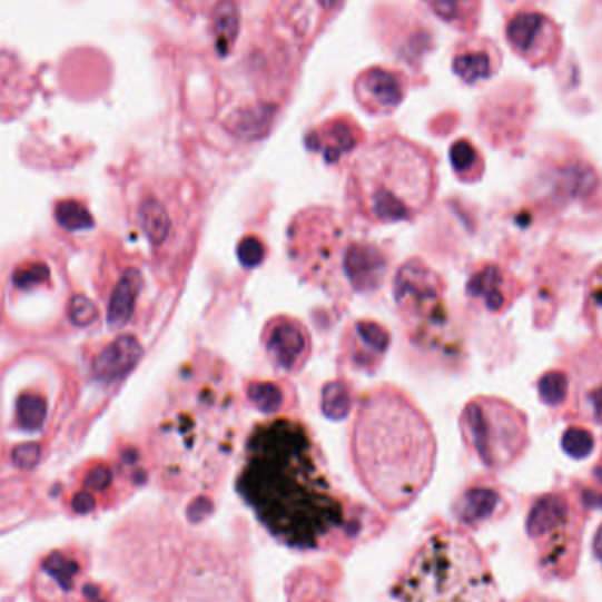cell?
Returning a JSON list of instances; mask_svg holds the SVG:
<instances>
[{"instance_id": "1", "label": "cell", "mask_w": 602, "mask_h": 602, "mask_svg": "<svg viewBox=\"0 0 602 602\" xmlns=\"http://www.w3.org/2000/svg\"><path fill=\"white\" fill-rule=\"evenodd\" d=\"M236 490L277 543L299 552L325 546L347 522L346 499L333 485L319 444L293 417L250 430Z\"/></svg>"}, {"instance_id": "2", "label": "cell", "mask_w": 602, "mask_h": 602, "mask_svg": "<svg viewBox=\"0 0 602 602\" xmlns=\"http://www.w3.org/2000/svg\"><path fill=\"white\" fill-rule=\"evenodd\" d=\"M238 438L235 375L223 359L203 353L175 374L150 430L160 485L181 495L211 492L226 476Z\"/></svg>"}, {"instance_id": "3", "label": "cell", "mask_w": 602, "mask_h": 602, "mask_svg": "<svg viewBox=\"0 0 602 602\" xmlns=\"http://www.w3.org/2000/svg\"><path fill=\"white\" fill-rule=\"evenodd\" d=\"M351 458L374 501L388 511H402L434 476L437 438L404 392L381 386L359 402L351 428Z\"/></svg>"}, {"instance_id": "4", "label": "cell", "mask_w": 602, "mask_h": 602, "mask_svg": "<svg viewBox=\"0 0 602 602\" xmlns=\"http://www.w3.org/2000/svg\"><path fill=\"white\" fill-rule=\"evenodd\" d=\"M434 195V162L422 148L402 138L383 139L367 148L347 181V201L372 224L414 220Z\"/></svg>"}, {"instance_id": "5", "label": "cell", "mask_w": 602, "mask_h": 602, "mask_svg": "<svg viewBox=\"0 0 602 602\" xmlns=\"http://www.w3.org/2000/svg\"><path fill=\"white\" fill-rule=\"evenodd\" d=\"M392 594L396 602H497L499 585L483 547L444 526L414 550Z\"/></svg>"}, {"instance_id": "6", "label": "cell", "mask_w": 602, "mask_h": 602, "mask_svg": "<svg viewBox=\"0 0 602 602\" xmlns=\"http://www.w3.org/2000/svg\"><path fill=\"white\" fill-rule=\"evenodd\" d=\"M289 254L299 274L328 292L335 287L371 292L388 268L377 247L353 240L341 217L325 208L305 210L293 220Z\"/></svg>"}, {"instance_id": "7", "label": "cell", "mask_w": 602, "mask_h": 602, "mask_svg": "<svg viewBox=\"0 0 602 602\" xmlns=\"http://www.w3.org/2000/svg\"><path fill=\"white\" fill-rule=\"evenodd\" d=\"M589 510L582 493L569 488L541 493L529 505L526 540L532 547L535 571L544 582L565 583L576 576Z\"/></svg>"}, {"instance_id": "8", "label": "cell", "mask_w": 602, "mask_h": 602, "mask_svg": "<svg viewBox=\"0 0 602 602\" xmlns=\"http://www.w3.org/2000/svg\"><path fill=\"white\" fill-rule=\"evenodd\" d=\"M156 565L162 574L160 586L169 590L166 602H249L238 568L207 541H193L187 535L177 576L171 564Z\"/></svg>"}, {"instance_id": "9", "label": "cell", "mask_w": 602, "mask_h": 602, "mask_svg": "<svg viewBox=\"0 0 602 602\" xmlns=\"http://www.w3.org/2000/svg\"><path fill=\"white\" fill-rule=\"evenodd\" d=\"M468 447L490 471H504L519 462L529 443L523 413L497 398L468 402L462 414Z\"/></svg>"}, {"instance_id": "10", "label": "cell", "mask_w": 602, "mask_h": 602, "mask_svg": "<svg viewBox=\"0 0 602 602\" xmlns=\"http://www.w3.org/2000/svg\"><path fill=\"white\" fill-rule=\"evenodd\" d=\"M395 299L416 338H438L447 328L443 287L422 263H407L395 280Z\"/></svg>"}, {"instance_id": "11", "label": "cell", "mask_w": 602, "mask_h": 602, "mask_svg": "<svg viewBox=\"0 0 602 602\" xmlns=\"http://www.w3.org/2000/svg\"><path fill=\"white\" fill-rule=\"evenodd\" d=\"M184 198H178L175 190H148L139 199L136 220L148 244L159 254H169L174 249L187 247V220H189Z\"/></svg>"}, {"instance_id": "12", "label": "cell", "mask_w": 602, "mask_h": 602, "mask_svg": "<svg viewBox=\"0 0 602 602\" xmlns=\"http://www.w3.org/2000/svg\"><path fill=\"white\" fill-rule=\"evenodd\" d=\"M266 353L275 367L284 372H296L310 353V338L304 325L292 317H275L263 335Z\"/></svg>"}, {"instance_id": "13", "label": "cell", "mask_w": 602, "mask_h": 602, "mask_svg": "<svg viewBox=\"0 0 602 602\" xmlns=\"http://www.w3.org/2000/svg\"><path fill=\"white\" fill-rule=\"evenodd\" d=\"M456 519L468 529H480L486 523L504 519L510 513V501L492 485L468 486L455 507Z\"/></svg>"}, {"instance_id": "14", "label": "cell", "mask_w": 602, "mask_h": 602, "mask_svg": "<svg viewBox=\"0 0 602 602\" xmlns=\"http://www.w3.org/2000/svg\"><path fill=\"white\" fill-rule=\"evenodd\" d=\"M359 96L374 110L389 111L402 101V83L396 75L384 69H371L358 81Z\"/></svg>"}, {"instance_id": "15", "label": "cell", "mask_w": 602, "mask_h": 602, "mask_svg": "<svg viewBox=\"0 0 602 602\" xmlns=\"http://www.w3.org/2000/svg\"><path fill=\"white\" fill-rule=\"evenodd\" d=\"M81 573V562L77 556L69 555L68 552H53L41 562V574L45 582L41 589H53L51 594L56 595V601L63 595L71 594L77 586L78 578Z\"/></svg>"}, {"instance_id": "16", "label": "cell", "mask_w": 602, "mask_h": 602, "mask_svg": "<svg viewBox=\"0 0 602 602\" xmlns=\"http://www.w3.org/2000/svg\"><path fill=\"white\" fill-rule=\"evenodd\" d=\"M578 407L583 416L602 423V356L585 359L578 377Z\"/></svg>"}, {"instance_id": "17", "label": "cell", "mask_w": 602, "mask_h": 602, "mask_svg": "<svg viewBox=\"0 0 602 602\" xmlns=\"http://www.w3.org/2000/svg\"><path fill=\"white\" fill-rule=\"evenodd\" d=\"M138 356V344L129 337L120 338L96 359L93 372L101 379H117L135 365Z\"/></svg>"}, {"instance_id": "18", "label": "cell", "mask_w": 602, "mask_h": 602, "mask_svg": "<svg viewBox=\"0 0 602 602\" xmlns=\"http://www.w3.org/2000/svg\"><path fill=\"white\" fill-rule=\"evenodd\" d=\"M139 286H141V280H139V275L136 272H127L122 280L115 286L114 293H111L110 307H108L110 325L122 326L126 325L127 320L131 319Z\"/></svg>"}, {"instance_id": "19", "label": "cell", "mask_w": 602, "mask_h": 602, "mask_svg": "<svg viewBox=\"0 0 602 602\" xmlns=\"http://www.w3.org/2000/svg\"><path fill=\"white\" fill-rule=\"evenodd\" d=\"M240 29V14L233 0H220L215 9L214 39L215 50L220 57H226L235 45Z\"/></svg>"}, {"instance_id": "20", "label": "cell", "mask_w": 602, "mask_h": 602, "mask_svg": "<svg viewBox=\"0 0 602 602\" xmlns=\"http://www.w3.org/2000/svg\"><path fill=\"white\" fill-rule=\"evenodd\" d=\"M468 292L476 298L483 299L486 307L499 310L505 304L504 275L497 268L488 266L472 277L468 283Z\"/></svg>"}, {"instance_id": "21", "label": "cell", "mask_w": 602, "mask_h": 602, "mask_svg": "<svg viewBox=\"0 0 602 602\" xmlns=\"http://www.w3.org/2000/svg\"><path fill=\"white\" fill-rule=\"evenodd\" d=\"M51 286V268L42 259H26L14 266L11 287L17 292L30 293L39 287Z\"/></svg>"}, {"instance_id": "22", "label": "cell", "mask_w": 602, "mask_h": 602, "mask_svg": "<svg viewBox=\"0 0 602 602\" xmlns=\"http://www.w3.org/2000/svg\"><path fill=\"white\" fill-rule=\"evenodd\" d=\"M544 18L537 13H520L507 26V39L514 50L529 51L543 29Z\"/></svg>"}, {"instance_id": "23", "label": "cell", "mask_w": 602, "mask_h": 602, "mask_svg": "<svg viewBox=\"0 0 602 602\" xmlns=\"http://www.w3.org/2000/svg\"><path fill=\"white\" fill-rule=\"evenodd\" d=\"M17 423L23 430L42 428L48 416V401L36 392L21 393L17 401Z\"/></svg>"}, {"instance_id": "24", "label": "cell", "mask_w": 602, "mask_h": 602, "mask_svg": "<svg viewBox=\"0 0 602 602\" xmlns=\"http://www.w3.org/2000/svg\"><path fill=\"white\" fill-rule=\"evenodd\" d=\"M585 314L595 335L602 338V265L592 272L586 283Z\"/></svg>"}, {"instance_id": "25", "label": "cell", "mask_w": 602, "mask_h": 602, "mask_svg": "<svg viewBox=\"0 0 602 602\" xmlns=\"http://www.w3.org/2000/svg\"><path fill=\"white\" fill-rule=\"evenodd\" d=\"M453 69H455L456 77L462 78L465 83H476V81L490 77L492 63H490L486 53L477 51V53H464V56L456 57Z\"/></svg>"}, {"instance_id": "26", "label": "cell", "mask_w": 602, "mask_h": 602, "mask_svg": "<svg viewBox=\"0 0 602 602\" xmlns=\"http://www.w3.org/2000/svg\"><path fill=\"white\" fill-rule=\"evenodd\" d=\"M571 383L564 372L552 371L541 377L537 383V392H540L541 401L550 407H556L568 398Z\"/></svg>"}, {"instance_id": "27", "label": "cell", "mask_w": 602, "mask_h": 602, "mask_svg": "<svg viewBox=\"0 0 602 602\" xmlns=\"http://www.w3.org/2000/svg\"><path fill=\"white\" fill-rule=\"evenodd\" d=\"M562 450L573 458H586L594 451V435L582 426H569L562 435Z\"/></svg>"}, {"instance_id": "28", "label": "cell", "mask_w": 602, "mask_h": 602, "mask_svg": "<svg viewBox=\"0 0 602 602\" xmlns=\"http://www.w3.org/2000/svg\"><path fill=\"white\" fill-rule=\"evenodd\" d=\"M57 220L69 231L90 228L92 217L83 205L78 201H62L56 208Z\"/></svg>"}, {"instance_id": "29", "label": "cell", "mask_w": 602, "mask_h": 602, "mask_svg": "<svg viewBox=\"0 0 602 602\" xmlns=\"http://www.w3.org/2000/svg\"><path fill=\"white\" fill-rule=\"evenodd\" d=\"M249 398L265 413H275L283 404V395L270 383L253 384L249 388Z\"/></svg>"}, {"instance_id": "30", "label": "cell", "mask_w": 602, "mask_h": 602, "mask_svg": "<svg viewBox=\"0 0 602 602\" xmlns=\"http://www.w3.org/2000/svg\"><path fill=\"white\" fill-rule=\"evenodd\" d=\"M98 316V310H96V305L89 299L83 298V296H75L69 302V317H71L75 325H89Z\"/></svg>"}, {"instance_id": "31", "label": "cell", "mask_w": 602, "mask_h": 602, "mask_svg": "<svg viewBox=\"0 0 602 602\" xmlns=\"http://www.w3.org/2000/svg\"><path fill=\"white\" fill-rule=\"evenodd\" d=\"M476 150L472 147L468 141H456L453 147H451V162L455 166L456 171L460 174H465L472 166L476 165Z\"/></svg>"}, {"instance_id": "32", "label": "cell", "mask_w": 602, "mask_h": 602, "mask_svg": "<svg viewBox=\"0 0 602 602\" xmlns=\"http://www.w3.org/2000/svg\"><path fill=\"white\" fill-rule=\"evenodd\" d=\"M111 485V471L108 465H96L87 471L83 477V490L87 492H102ZM93 495V493H92Z\"/></svg>"}, {"instance_id": "33", "label": "cell", "mask_w": 602, "mask_h": 602, "mask_svg": "<svg viewBox=\"0 0 602 602\" xmlns=\"http://www.w3.org/2000/svg\"><path fill=\"white\" fill-rule=\"evenodd\" d=\"M41 458V447L38 444H23L14 447L13 462L21 468L34 467Z\"/></svg>"}, {"instance_id": "34", "label": "cell", "mask_w": 602, "mask_h": 602, "mask_svg": "<svg viewBox=\"0 0 602 602\" xmlns=\"http://www.w3.org/2000/svg\"><path fill=\"white\" fill-rule=\"evenodd\" d=\"M432 8L435 9V13L444 20L453 21L460 14V6L468 0H430Z\"/></svg>"}, {"instance_id": "35", "label": "cell", "mask_w": 602, "mask_h": 602, "mask_svg": "<svg viewBox=\"0 0 602 602\" xmlns=\"http://www.w3.org/2000/svg\"><path fill=\"white\" fill-rule=\"evenodd\" d=\"M592 556H594L595 564H598L602 573V522L595 529L594 537H592Z\"/></svg>"}, {"instance_id": "36", "label": "cell", "mask_w": 602, "mask_h": 602, "mask_svg": "<svg viewBox=\"0 0 602 602\" xmlns=\"http://www.w3.org/2000/svg\"><path fill=\"white\" fill-rule=\"evenodd\" d=\"M514 602H565L562 599L553 598V595L541 594V592H526L522 598Z\"/></svg>"}, {"instance_id": "37", "label": "cell", "mask_w": 602, "mask_h": 602, "mask_svg": "<svg viewBox=\"0 0 602 602\" xmlns=\"http://www.w3.org/2000/svg\"><path fill=\"white\" fill-rule=\"evenodd\" d=\"M328 8H332V6L337 4L338 0H323Z\"/></svg>"}, {"instance_id": "38", "label": "cell", "mask_w": 602, "mask_h": 602, "mask_svg": "<svg viewBox=\"0 0 602 602\" xmlns=\"http://www.w3.org/2000/svg\"><path fill=\"white\" fill-rule=\"evenodd\" d=\"M178 4H193V2H196V0H177Z\"/></svg>"}]
</instances>
